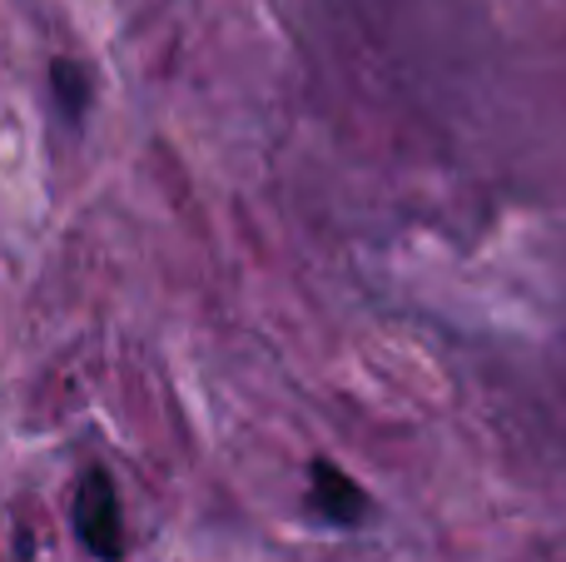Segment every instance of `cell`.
Returning a JSON list of instances; mask_svg holds the SVG:
<instances>
[{"instance_id":"obj_2","label":"cell","mask_w":566,"mask_h":562,"mask_svg":"<svg viewBox=\"0 0 566 562\" xmlns=\"http://www.w3.org/2000/svg\"><path fill=\"white\" fill-rule=\"evenodd\" d=\"M313 513L328 518L333 528H358L363 518H368V493H363L343 468L318 458V464H313Z\"/></svg>"},{"instance_id":"obj_1","label":"cell","mask_w":566,"mask_h":562,"mask_svg":"<svg viewBox=\"0 0 566 562\" xmlns=\"http://www.w3.org/2000/svg\"><path fill=\"white\" fill-rule=\"evenodd\" d=\"M75 533L99 562L125 558V513H119V493L109 483L105 468H90L75 488Z\"/></svg>"},{"instance_id":"obj_3","label":"cell","mask_w":566,"mask_h":562,"mask_svg":"<svg viewBox=\"0 0 566 562\" xmlns=\"http://www.w3.org/2000/svg\"><path fill=\"white\" fill-rule=\"evenodd\" d=\"M50 90H55V105H60V115L75 125V119H85V110H90V75H85V65L80 60H65L60 55L55 65H50Z\"/></svg>"}]
</instances>
